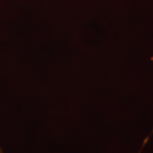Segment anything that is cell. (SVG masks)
<instances>
[{"instance_id": "1", "label": "cell", "mask_w": 153, "mask_h": 153, "mask_svg": "<svg viewBox=\"0 0 153 153\" xmlns=\"http://www.w3.org/2000/svg\"><path fill=\"white\" fill-rule=\"evenodd\" d=\"M0 153H4L3 151H2L1 149H0Z\"/></svg>"}, {"instance_id": "2", "label": "cell", "mask_w": 153, "mask_h": 153, "mask_svg": "<svg viewBox=\"0 0 153 153\" xmlns=\"http://www.w3.org/2000/svg\"><path fill=\"white\" fill-rule=\"evenodd\" d=\"M152 59V60L153 61V57H152V59Z\"/></svg>"}]
</instances>
